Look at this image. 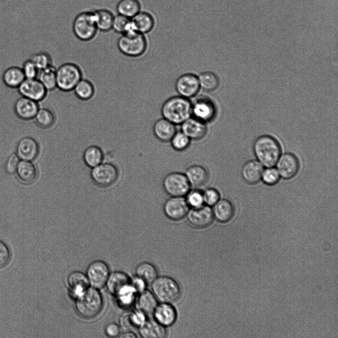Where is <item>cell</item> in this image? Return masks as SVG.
Returning a JSON list of instances; mask_svg holds the SVG:
<instances>
[{
	"instance_id": "8d00e7d4",
	"label": "cell",
	"mask_w": 338,
	"mask_h": 338,
	"mask_svg": "<svg viewBox=\"0 0 338 338\" xmlns=\"http://www.w3.org/2000/svg\"><path fill=\"white\" fill-rule=\"evenodd\" d=\"M136 274V276L143 279L147 283H151L158 277V271L152 263L144 262L137 266Z\"/></svg>"
},
{
	"instance_id": "ee69618b",
	"label": "cell",
	"mask_w": 338,
	"mask_h": 338,
	"mask_svg": "<svg viewBox=\"0 0 338 338\" xmlns=\"http://www.w3.org/2000/svg\"><path fill=\"white\" fill-rule=\"evenodd\" d=\"M39 70L52 65V58L46 51H40L33 54L30 58Z\"/></svg>"
},
{
	"instance_id": "52a82bcc",
	"label": "cell",
	"mask_w": 338,
	"mask_h": 338,
	"mask_svg": "<svg viewBox=\"0 0 338 338\" xmlns=\"http://www.w3.org/2000/svg\"><path fill=\"white\" fill-rule=\"evenodd\" d=\"M73 32L76 37L82 41L94 38L98 30L93 12L85 11L78 14L74 20Z\"/></svg>"
},
{
	"instance_id": "4fadbf2b",
	"label": "cell",
	"mask_w": 338,
	"mask_h": 338,
	"mask_svg": "<svg viewBox=\"0 0 338 338\" xmlns=\"http://www.w3.org/2000/svg\"><path fill=\"white\" fill-rule=\"evenodd\" d=\"M175 89L179 96L188 99L194 97L200 89L198 77L192 73L181 75L175 82Z\"/></svg>"
},
{
	"instance_id": "8992f818",
	"label": "cell",
	"mask_w": 338,
	"mask_h": 338,
	"mask_svg": "<svg viewBox=\"0 0 338 338\" xmlns=\"http://www.w3.org/2000/svg\"><path fill=\"white\" fill-rule=\"evenodd\" d=\"M117 46L124 55L136 57L145 52L147 42L143 34L133 31L122 34L117 41Z\"/></svg>"
},
{
	"instance_id": "e575fe53",
	"label": "cell",
	"mask_w": 338,
	"mask_h": 338,
	"mask_svg": "<svg viewBox=\"0 0 338 338\" xmlns=\"http://www.w3.org/2000/svg\"><path fill=\"white\" fill-rule=\"evenodd\" d=\"M97 30L107 32L112 29L114 16L109 10L100 9L93 12Z\"/></svg>"
},
{
	"instance_id": "60d3db41",
	"label": "cell",
	"mask_w": 338,
	"mask_h": 338,
	"mask_svg": "<svg viewBox=\"0 0 338 338\" xmlns=\"http://www.w3.org/2000/svg\"><path fill=\"white\" fill-rule=\"evenodd\" d=\"M112 29L121 34L134 31L132 28L130 18L119 14L113 17Z\"/></svg>"
},
{
	"instance_id": "2e32d148",
	"label": "cell",
	"mask_w": 338,
	"mask_h": 338,
	"mask_svg": "<svg viewBox=\"0 0 338 338\" xmlns=\"http://www.w3.org/2000/svg\"><path fill=\"white\" fill-rule=\"evenodd\" d=\"M277 163L279 174L285 179H290L294 177L299 168L297 158L291 153H285L280 156Z\"/></svg>"
},
{
	"instance_id": "d4e9b609",
	"label": "cell",
	"mask_w": 338,
	"mask_h": 338,
	"mask_svg": "<svg viewBox=\"0 0 338 338\" xmlns=\"http://www.w3.org/2000/svg\"><path fill=\"white\" fill-rule=\"evenodd\" d=\"M139 333L144 338H163L167 335L165 327L155 319L146 320L139 327Z\"/></svg>"
},
{
	"instance_id": "816d5d0a",
	"label": "cell",
	"mask_w": 338,
	"mask_h": 338,
	"mask_svg": "<svg viewBox=\"0 0 338 338\" xmlns=\"http://www.w3.org/2000/svg\"><path fill=\"white\" fill-rule=\"evenodd\" d=\"M19 162V157L17 155H11L9 157L6 164V169L7 172L9 173H14L16 170Z\"/></svg>"
},
{
	"instance_id": "e0dca14e",
	"label": "cell",
	"mask_w": 338,
	"mask_h": 338,
	"mask_svg": "<svg viewBox=\"0 0 338 338\" xmlns=\"http://www.w3.org/2000/svg\"><path fill=\"white\" fill-rule=\"evenodd\" d=\"M39 108V102L22 96L16 100L14 105L16 115L23 120L34 119Z\"/></svg>"
},
{
	"instance_id": "9c48e42d",
	"label": "cell",
	"mask_w": 338,
	"mask_h": 338,
	"mask_svg": "<svg viewBox=\"0 0 338 338\" xmlns=\"http://www.w3.org/2000/svg\"><path fill=\"white\" fill-rule=\"evenodd\" d=\"M165 192L171 196H185L191 190V185L185 174L172 172L163 180Z\"/></svg>"
},
{
	"instance_id": "f6af8a7d",
	"label": "cell",
	"mask_w": 338,
	"mask_h": 338,
	"mask_svg": "<svg viewBox=\"0 0 338 338\" xmlns=\"http://www.w3.org/2000/svg\"><path fill=\"white\" fill-rule=\"evenodd\" d=\"M204 203L210 207L213 206L220 199L219 191L214 188H209L203 191Z\"/></svg>"
},
{
	"instance_id": "d590c367",
	"label": "cell",
	"mask_w": 338,
	"mask_h": 338,
	"mask_svg": "<svg viewBox=\"0 0 338 338\" xmlns=\"http://www.w3.org/2000/svg\"><path fill=\"white\" fill-rule=\"evenodd\" d=\"M137 293L131 283L120 290L115 296L120 306L128 307L134 303Z\"/></svg>"
},
{
	"instance_id": "4dcf8cb0",
	"label": "cell",
	"mask_w": 338,
	"mask_h": 338,
	"mask_svg": "<svg viewBox=\"0 0 338 338\" xmlns=\"http://www.w3.org/2000/svg\"><path fill=\"white\" fill-rule=\"evenodd\" d=\"M16 171L19 179L26 184L33 182L37 176L36 167L30 161H19Z\"/></svg>"
},
{
	"instance_id": "836d02e7",
	"label": "cell",
	"mask_w": 338,
	"mask_h": 338,
	"mask_svg": "<svg viewBox=\"0 0 338 338\" xmlns=\"http://www.w3.org/2000/svg\"><path fill=\"white\" fill-rule=\"evenodd\" d=\"M103 157L102 149L97 145H91L87 147L83 155L85 164L92 168L101 163Z\"/></svg>"
},
{
	"instance_id": "11a10c76",
	"label": "cell",
	"mask_w": 338,
	"mask_h": 338,
	"mask_svg": "<svg viewBox=\"0 0 338 338\" xmlns=\"http://www.w3.org/2000/svg\"><path fill=\"white\" fill-rule=\"evenodd\" d=\"M121 337L123 338H135L137 337L136 335L133 333L132 331L126 332Z\"/></svg>"
},
{
	"instance_id": "603a6c76",
	"label": "cell",
	"mask_w": 338,
	"mask_h": 338,
	"mask_svg": "<svg viewBox=\"0 0 338 338\" xmlns=\"http://www.w3.org/2000/svg\"><path fill=\"white\" fill-rule=\"evenodd\" d=\"M191 187L195 188L205 185L208 181L209 174L207 169L199 165L190 166L185 174Z\"/></svg>"
},
{
	"instance_id": "d6986e66",
	"label": "cell",
	"mask_w": 338,
	"mask_h": 338,
	"mask_svg": "<svg viewBox=\"0 0 338 338\" xmlns=\"http://www.w3.org/2000/svg\"><path fill=\"white\" fill-rule=\"evenodd\" d=\"M39 153V145L34 139L26 137L19 142L17 146V155L23 160H33Z\"/></svg>"
},
{
	"instance_id": "ac0fdd59",
	"label": "cell",
	"mask_w": 338,
	"mask_h": 338,
	"mask_svg": "<svg viewBox=\"0 0 338 338\" xmlns=\"http://www.w3.org/2000/svg\"><path fill=\"white\" fill-rule=\"evenodd\" d=\"M181 125V131L191 140H200L207 133L206 123L191 116Z\"/></svg>"
},
{
	"instance_id": "f546056e",
	"label": "cell",
	"mask_w": 338,
	"mask_h": 338,
	"mask_svg": "<svg viewBox=\"0 0 338 338\" xmlns=\"http://www.w3.org/2000/svg\"><path fill=\"white\" fill-rule=\"evenodd\" d=\"M72 91L78 99L87 101L94 97L96 89L92 81L83 77L76 85Z\"/></svg>"
},
{
	"instance_id": "9a60e30c",
	"label": "cell",
	"mask_w": 338,
	"mask_h": 338,
	"mask_svg": "<svg viewBox=\"0 0 338 338\" xmlns=\"http://www.w3.org/2000/svg\"><path fill=\"white\" fill-rule=\"evenodd\" d=\"M187 217L191 225L197 228L209 226L214 219L212 207L205 204L190 209Z\"/></svg>"
},
{
	"instance_id": "5bb4252c",
	"label": "cell",
	"mask_w": 338,
	"mask_h": 338,
	"mask_svg": "<svg viewBox=\"0 0 338 338\" xmlns=\"http://www.w3.org/2000/svg\"><path fill=\"white\" fill-rule=\"evenodd\" d=\"M17 89L21 96L39 103L45 99L48 93L37 78L25 79Z\"/></svg>"
},
{
	"instance_id": "6da1fadb",
	"label": "cell",
	"mask_w": 338,
	"mask_h": 338,
	"mask_svg": "<svg viewBox=\"0 0 338 338\" xmlns=\"http://www.w3.org/2000/svg\"><path fill=\"white\" fill-rule=\"evenodd\" d=\"M253 151L258 161L264 166L274 167L281 155V147L277 140L270 135L257 138L253 144Z\"/></svg>"
},
{
	"instance_id": "d6a6232c",
	"label": "cell",
	"mask_w": 338,
	"mask_h": 338,
	"mask_svg": "<svg viewBox=\"0 0 338 338\" xmlns=\"http://www.w3.org/2000/svg\"><path fill=\"white\" fill-rule=\"evenodd\" d=\"M157 301L152 292L145 290L140 293L137 299L138 309L146 314L153 313L158 305Z\"/></svg>"
},
{
	"instance_id": "681fc988",
	"label": "cell",
	"mask_w": 338,
	"mask_h": 338,
	"mask_svg": "<svg viewBox=\"0 0 338 338\" xmlns=\"http://www.w3.org/2000/svg\"><path fill=\"white\" fill-rule=\"evenodd\" d=\"M10 252L6 244L0 241V268L5 267L10 259Z\"/></svg>"
},
{
	"instance_id": "44dd1931",
	"label": "cell",
	"mask_w": 338,
	"mask_h": 338,
	"mask_svg": "<svg viewBox=\"0 0 338 338\" xmlns=\"http://www.w3.org/2000/svg\"><path fill=\"white\" fill-rule=\"evenodd\" d=\"M67 284L72 295L76 298L90 287L86 275L80 271L71 273L67 278Z\"/></svg>"
},
{
	"instance_id": "b9f144b4",
	"label": "cell",
	"mask_w": 338,
	"mask_h": 338,
	"mask_svg": "<svg viewBox=\"0 0 338 338\" xmlns=\"http://www.w3.org/2000/svg\"><path fill=\"white\" fill-rule=\"evenodd\" d=\"M185 196L190 209L198 208L204 204L203 191L199 189L190 190Z\"/></svg>"
},
{
	"instance_id": "f1b7e54d",
	"label": "cell",
	"mask_w": 338,
	"mask_h": 338,
	"mask_svg": "<svg viewBox=\"0 0 338 338\" xmlns=\"http://www.w3.org/2000/svg\"><path fill=\"white\" fill-rule=\"evenodd\" d=\"M130 283L131 280L126 273L116 271L110 274L105 286L111 294L116 295L120 290Z\"/></svg>"
},
{
	"instance_id": "74e56055",
	"label": "cell",
	"mask_w": 338,
	"mask_h": 338,
	"mask_svg": "<svg viewBox=\"0 0 338 338\" xmlns=\"http://www.w3.org/2000/svg\"><path fill=\"white\" fill-rule=\"evenodd\" d=\"M34 119L36 124L41 128L48 129L54 124L55 116L50 109L45 107H40Z\"/></svg>"
},
{
	"instance_id": "7bdbcfd3",
	"label": "cell",
	"mask_w": 338,
	"mask_h": 338,
	"mask_svg": "<svg viewBox=\"0 0 338 338\" xmlns=\"http://www.w3.org/2000/svg\"><path fill=\"white\" fill-rule=\"evenodd\" d=\"M191 139L183 132H176L170 140L172 147L176 150H186L190 145Z\"/></svg>"
},
{
	"instance_id": "4316f807",
	"label": "cell",
	"mask_w": 338,
	"mask_h": 338,
	"mask_svg": "<svg viewBox=\"0 0 338 338\" xmlns=\"http://www.w3.org/2000/svg\"><path fill=\"white\" fill-rule=\"evenodd\" d=\"M131 21L132 29L142 34L150 32L154 26L152 17L146 12L138 13Z\"/></svg>"
},
{
	"instance_id": "db71d44e",
	"label": "cell",
	"mask_w": 338,
	"mask_h": 338,
	"mask_svg": "<svg viewBox=\"0 0 338 338\" xmlns=\"http://www.w3.org/2000/svg\"><path fill=\"white\" fill-rule=\"evenodd\" d=\"M131 283L134 287L137 292H142L145 290L147 283L143 279L136 276L132 280Z\"/></svg>"
},
{
	"instance_id": "ba28073f",
	"label": "cell",
	"mask_w": 338,
	"mask_h": 338,
	"mask_svg": "<svg viewBox=\"0 0 338 338\" xmlns=\"http://www.w3.org/2000/svg\"><path fill=\"white\" fill-rule=\"evenodd\" d=\"M91 176L97 186L106 188L117 181L119 177V170L117 166L112 163H101L92 168Z\"/></svg>"
},
{
	"instance_id": "7c38bea8",
	"label": "cell",
	"mask_w": 338,
	"mask_h": 338,
	"mask_svg": "<svg viewBox=\"0 0 338 338\" xmlns=\"http://www.w3.org/2000/svg\"><path fill=\"white\" fill-rule=\"evenodd\" d=\"M190 208L184 196H171L163 205L165 216L173 221H179L186 217Z\"/></svg>"
},
{
	"instance_id": "484cf974",
	"label": "cell",
	"mask_w": 338,
	"mask_h": 338,
	"mask_svg": "<svg viewBox=\"0 0 338 338\" xmlns=\"http://www.w3.org/2000/svg\"><path fill=\"white\" fill-rule=\"evenodd\" d=\"M263 171L262 165L256 160H250L243 165L241 175L244 180L248 184H256L261 178Z\"/></svg>"
},
{
	"instance_id": "7402d4cb",
	"label": "cell",
	"mask_w": 338,
	"mask_h": 338,
	"mask_svg": "<svg viewBox=\"0 0 338 338\" xmlns=\"http://www.w3.org/2000/svg\"><path fill=\"white\" fill-rule=\"evenodd\" d=\"M152 130L155 137L162 142L170 141L177 132L175 125L163 117L155 122Z\"/></svg>"
},
{
	"instance_id": "f5cc1de1",
	"label": "cell",
	"mask_w": 338,
	"mask_h": 338,
	"mask_svg": "<svg viewBox=\"0 0 338 338\" xmlns=\"http://www.w3.org/2000/svg\"><path fill=\"white\" fill-rule=\"evenodd\" d=\"M105 332L106 335L109 337H117L120 335V328L119 326L117 324L111 323L106 326Z\"/></svg>"
},
{
	"instance_id": "8fae6325",
	"label": "cell",
	"mask_w": 338,
	"mask_h": 338,
	"mask_svg": "<svg viewBox=\"0 0 338 338\" xmlns=\"http://www.w3.org/2000/svg\"><path fill=\"white\" fill-rule=\"evenodd\" d=\"M217 115L213 101L206 97H200L192 103V116L205 123L211 122Z\"/></svg>"
},
{
	"instance_id": "ab89813d",
	"label": "cell",
	"mask_w": 338,
	"mask_h": 338,
	"mask_svg": "<svg viewBox=\"0 0 338 338\" xmlns=\"http://www.w3.org/2000/svg\"><path fill=\"white\" fill-rule=\"evenodd\" d=\"M116 9L119 14L130 18L139 12L140 4L138 0H121Z\"/></svg>"
},
{
	"instance_id": "ffe728a7",
	"label": "cell",
	"mask_w": 338,
	"mask_h": 338,
	"mask_svg": "<svg viewBox=\"0 0 338 338\" xmlns=\"http://www.w3.org/2000/svg\"><path fill=\"white\" fill-rule=\"evenodd\" d=\"M153 314L154 319L165 327L173 325L177 318L176 309L169 303L158 304Z\"/></svg>"
},
{
	"instance_id": "bcb514c9",
	"label": "cell",
	"mask_w": 338,
	"mask_h": 338,
	"mask_svg": "<svg viewBox=\"0 0 338 338\" xmlns=\"http://www.w3.org/2000/svg\"><path fill=\"white\" fill-rule=\"evenodd\" d=\"M280 177L279 172L276 169L269 167L263 170L261 178L265 184L268 185H273L279 181Z\"/></svg>"
},
{
	"instance_id": "7a4b0ae2",
	"label": "cell",
	"mask_w": 338,
	"mask_h": 338,
	"mask_svg": "<svg viewBox=\"0 0 338 338\" xmlns=\"http://www.w3.org/2000/svg\"><path fill=\"white\" fill-rule=\"evenodd\" d=\"M192 103L180 96L168 98L163 103L161 112L163 118L173 124L181 125L192 116Z\"/></svg>"
},
{
	"instance_id": "5b68a950",
	"label": "cell",
	"mask_w": 338,
	"mask_h": 338,
	"mask_svg": "<svg viewBox=\"0 0 338 338\" xmlns=\"http://www.w3.org/2000/svg\"><path fill=\"white\" fill-rule=\"evenodd\" d=\"M56 74L57 89L64 92L72 91L83 77L80 67L72 62L63 63L56 68Z\"/></svg>"
},
{
	"instance_id": "3957f363",
	"label": "cell",
	"mask_w": 338,
	"mask_h": 338,
	"mask_svg": "<svg viewBox=\"0 0 338 338\" xmlns=\"http://www.w3.org/2000/svg\"><path fill=\"white\" fill-rule=\"evenodd\" d=\"M76 298V311L84 318H94L102 309V296L98 289L93 287H89L81 295Z\"/></svg>"
},
{
	"instance_id": "c3c4849f",
	"label": "cell",
	"mask_w": 338,
	"mask_h": 338,
	"mask_svg": "<svg viewBox=\"0 0 338 338\" xmlns=\"http://www.w3.org/2000/svg\"><path fill=\"white\" fill-rule=\"evenodd\" d=\"M130 315L132 323L135 328H139L147 320L146 314L139 309L130 313Z\"/></svg>"
},
{
	"instance_id": "7dc6e473",
	"label": "cell",
	"mask_w": 338,
	"mask_h": 338,
	"mask_svg": "<svg viewBox=\"0 0 338 338\" xmlns=\"http://www.w3.org/2000/svg\"><path fill=\"white\" fill-rule=\"evenodd\" d=\"M21 68L26 79L37 78L39 70L30 58L24 62Z\"/></svg>"
},
{
	"instance_id": "1f68e13d",
	"label": "cell",
	"mask_w": 338,
	"mask_h": 338,
	"mask_svg": "<svg viewBox=\"0 0 338 338\" xmlns=\"http://www.w3.org/2000/svg\"><path fill=\"white\" fill-rule=\"evenodd\" d=\"M56 71L53 64L39 71L37 78L48 92L57 89Z\"/></svg>"
},
{
	"instance_id": "83f0119b",
	"label": "cell",
	"mask_w": 338,
	"mask_h": 338,
	"mask_svg": "<svg viewBox=\"0 0 338 338\" xmlns=\"http://www.w3.org/2000/svg\"><path fill=\"white\" fill-rule=\"evenodd\" d=\"M25 79L22 68L18 66L7 68L2 75L4 85L12 89L18 88Z\"/></svg>"
},
{
	"instance_id": "cb8c5ba5",
	"label": "cell",
	"mask_w": 338,
	"mask_h": 338,
	"mask_svg": "<svg viewBox=\"0 0 338 338\" xmlns=\"http://www.w3.org/2000/svg\"><path fill=\"white\" fill-rule=\"evenodd\" d=\"M212 207L214 218L220 222H228L234 215V206L233 203L227 199H220Z\"/></svg>"
},
{
	"instance_id": "30bf717a",
	"label": "cell",
	"mask_w": 338,
	"mask_h": 338,
	"mask_svg": "<svg viewBox=\"0 0 338 338\" xmlns=\"http://www.w3.org/2000/svg\"><path fill=\"white\" fill-rule=\"evenodd\" d=\"M110 274L108 265L103 261L97 260L88 266L86 275L90 286L98 290L106 285Z\"/></svg>"
},
{
	"instance_id": "277c9868",
	"label": "cell",
	"mask_w": 338,
	"mask_h": 338,
	"mask_svg": "<svg viewBox=\"0 0 338 338\" xmlns=\"http://www.w3.org/2000/svg\"><path fill=\"white\" fill-rule=\"evenodd\" d=\"M151 283L152 292L158 301L171 303L180 298L181 288L173 278L166 276H158Z\"/></svg>"
},
{
	"instance_id": "f907efd6",
	"label": "cell",
	"mask_w": 338,
	"mask_h": 338,
	"mask_svg": "<svg viewBox=\"0 0 338 338\" xmlns=\"http://www.w3.org/2000/svg\"><path fill=\"white\" fill-rule=\"evenodd\" d=\"M130 314V313L123 314L120 319V326L125 332L132 331L135 328L131 320Z\"/></svg>"
},
{
	"instance_id": "f35d334b",
	"label": "cell",
	"mask_w": 338,
	"mask_h": 338,
	"mask_svg": "<svg viewBox=\"0 0 338 338\" xmlns=\"http://www.w3.org/2000/svg\"><path fill=\"white\" fill-rule=\"evenodd\" d=\"M197 77L200 89L206 92H212L219 85V78L212 72H203Z\"/></svg>"
}]
</instances>
